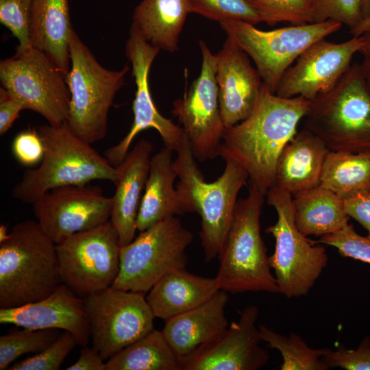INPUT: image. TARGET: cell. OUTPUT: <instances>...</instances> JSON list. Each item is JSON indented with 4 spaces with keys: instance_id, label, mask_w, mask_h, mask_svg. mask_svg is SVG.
Listing matches in <instances>:
<instances>
[{
    "instance_id": "obj_1",
    "label": "cell",
    "mask_w": 370,
    "mask_h": 370,
    "mask_svg": "<svg viewBox=\"0 0 370 370\" xmlns=\"http://www.w3.org/2000/svg\"><path fill=\"white\" fill-rule=\"evenodd\" d=\"M310 103L301 96H278L263 84L251 114L236 125L225 127L219 156L241 164L250 184L266 195L275 185L282 151L297 133Z\"/></svg>"
},
{
    "instance_id": "obj_2",
    "label": "cell",
    "mask_w": 370,
    "mask_h": 370,
    "mask_svg": "<svg viewBox=\"0 0 370 370\" xmlns=\"http://www.w3.org/2000/svg\"><path fill=\"white\" fill-rule=\"evenodd\" d=\"M175 151L173 167L180 179L175 188L186 212H195L201 217L199 237L205 260L208 262L220 253L231 225L238 194L249 174L238 162L227 158L221 175L207 182L186 137Z\"/></svg>"
},
{
    "instance_id": "obj_3",
    "label": "cell",
    "mask_w": 370,
    "mask_h": 370,
    "mask_svg": "<svg viewBox=\"0 0 370 370\" xmlns=\"http://www.w3.org/2000/svg\"><path fill=\"white\" fill-rule=\"evenodd\" d=\"M60 282L56 244L38 222L16 223L0 243V308L47 297Z\"/></svg>"
},
{
    "instance_id": "obj_4",
    "label": "cell",
    "mask_w": 370,
    "mask_h": 370,
    "mask_svg": "<svg viewBox=\"0 0 370 370\" xmlns=\"http://www.w3.org/2000/svg\"><path fill=\"white\" fill-rule=\"evenodd\" d=\"M44 156L36 169L26 170L12 190V197L33 204L49 190L69 185H82L93 180L114 183L116 167L90 144L78 138L66 121L58 127H38Z\"/></svg>"
},
{
    "instance_id": "obj_5",
    "label": "cell",
    "mask_w": 370,
    "mask_h": 370,
    "mask_svg": "<svg viewBox=\"0 0 370 370\" xmlns=\"http://www.w3.org/2000/svg\"><path fill=\"white\" fill-rule=\"evenodd\" d=\"M264 196L250 184L247 196L237 200L231 225L217 257L219 267L215 279L220 290L232 294L280 293L260 234Z\"/></svg>"
},
{
    "instance_id": "obj_6",
    "label": "cell",
    "mask_w": 370,
    "mask_h": 370,
    "mask_svg": "<svg viewBox=\"0 0 370 370\" xmlns=\"http://www.w3.org/2000/svg\"><path fill=\"white\" fill-rule=\"evenodd\" d=\"M304 128L330 151L370 152V93L360 65H351L330 90L310 101Z\"/></svg>"
},
{
    "instance_id": "obj_7",
    "label": "cell",
    "mask_w": 370,
    "mask_h": 370,
    "mask_svg": "<svg viewBox=\"0 0 370 370\" xmlns=\"http://www.w3.org/2000/svg\"><path fill=\"white\" fill-rule=\"evenodd\" d=\"M69 49L71 67L66 82L71 97L66 123L78 138L92 145L107 134L108 112L125 84L129 66L119 71L104 68L74 29Z\"/></svg>"
},
{
    "instance_id": "obj_8",
    "label": "cell",
    "mask_w": 370,
    "mask_h": 370,
    "mask_svg": "<svg viewBox=\"0 0 370 370\" xmlns=\"http://www.w3.org/2000/svg\"><path fill=\"white\" fill-rule=\"evenodd\" d=\"M265 196L278 214L277 222L266 228L265 232L275 240V251L269 261L280 293L287 298L304 296L328 264L325 248L297 228L290 193L273 186Z\"/></svg>"
},
{
    "instance_id": "obj_9",
    "label": "cell",
    "mask_w": 370,
    "mask_h": 370,
    "mask_svg": "<svg viewBox=\"0 0 370 370\" xmlns=\"http://www.w3.org/2000/svg\"><path fill=\"white\" fill-rule=\"evenodd\" d=\"M121 247L120 269L111 287L146 293L163 276L185 268L190 231L175 217L166 218Z\"/></svg>"
},
{
    "instance_id": "obj_10",
    "label": "cell",
    "mask_w": 370,
    "mask_h": 370,
    "mask_svg": "<svg viewBox=\"0 0 370 370\" xmlns=\"http://www.w3.org/2000/svg\"><path fill=\"white\" fill-rule=\"evenodd\" d=\"M255 63L263 84L276 92L284 73L314 42L338 32L342 25L333 21L291 25L269 31L241 20L219 23Z\"/></svg>"
},
{
    "instance_id": "obj_11",
    "label": "cell",
    "mask_w": 370,
    "mask_h": 370,
    "mask_svg": "<svg viewBox=\"0 0 370 370\" xmlns=\"http://www.w3.org/2000/svg\"><path fill=\"white\" fill-rule=\"evenodd\" d=\"M119 235L110 221L56 245L62 282L81 297L111 287L120 269Z\"/></svg>"
},
{
    "instance_id": "obj_12",
    "label": "cell",
    "mask_w": 370,
    "mask_h": 370,
    "mask_svg": "<svg viewBox=\"0 0 370 370\" xmlns=\"http://www.w3.org/2000/svg\"><path fill=\"white\" fill-rule=\"evenodd\" d=\"M0 81L25 109L38 113L50 125L66 121L71 95L66 77L42 51L31 47L1 60Z\"/></svg>"
},
{
    "instance_id": "obj_13",
    "label": "cell",
    "mask_w": 370,
    "mask_h": 370,
    "mask_svg": "<svg viewBox=\"0 0 370 370\" xmlns=\"http://www.w3.org/2000/svg\"><path fill=\"white\" fill-rule=\"evenodd\" d=\"M83 300L92 347L103 360L154 329L145 293L109 287Z\"/></svg>"
},
{
    "instance_id": "obj_14",
    "label": "cell",
    "mask_w": 370,
    "mask_h": 370,
    "mask_svg": "<svg viewBox=\"0 0 370 370\" xmlns=\"http://www.w3.org/2000/svg\"><path fill=\"white\" fill-rule=\"evenodd\" d=\"M201 72L183 98L173 102L172 113L182 124L196 160L204 162L219 156L225 126L216 81V56L203 40Z\"/></svg>"
},
{
    "instance_id": "obj_15",
    "label": "cell",
    "mask_w": 370,
    "mask_h": 370,
    "mask_svg": "<svg viewBox=\"0 0 370 370\" xmlns=\"http://www.w3.org/2000/svg\"><path fill=\"white\" fill-rule=\"evenodd\" d=\"M160 49L148 42L133 25L125 46V55L131 62L136 84L133 101L134 121L127 135L104 152V157L113 166H118L129 151L130 145L143 130L153 128L160 135L165 147L176 150L186 138L183 128L164 117L157 110L149 86V73Z\"/></svg>"
},
{
    "instance_id": "obj_16",
    "label": "cell",
    "mask_w": 370,
    "mask_h": 370,
    "mask_svg": "<svg viewBox=\"0 0 370 370\" xmlns=\"http://www.w3.org/2000/svg\"><path fill=\"white\" fill-rule=\"evenodd\" d=\"M32 205L38 223L58 245L108 221L112 197L99 186L69 185L49 190Z\"/></svg>"
},
{
    "instance_id": "obj_17",
    "label": "cell",
    "mask_w": 370,
    "mask_h": 370,
    "mask_svg": "<svg viewBox=\"0 0 370 370\" xmlns=\"http://www.w3.org/2000/svg\"><path fill=\"white\" fill-rule=\"evenodd\" d=\"M367 42L366 34L335 43L320 39L306 49L284 73L275 94L313 100L332 88L351 66L354 56Z\"/></svg>"
},
{
    "instance_id": "obj_18",
    "label": "cell",
    "mask_w": 370,
    "mask_h": 370,
    "mask_svg": "<svg viewBox=\"0 0 370 370\" xmlns=\"http://www.w3.org/2000/svg\"><path fill=\"white\" fill-rule=\"evenodd\" d=\"M256 306H246L237 321L232 322L213 342L180 360L181 370H258L269 360L260 346Z\"/></svg>"
},
{
    "instance_id": "obj_19",
    "label": "cell",
    "mask_w": 370,
    "mask_h": 370,
    "mask_svg": "<svg viewBox=\"0 0 370 370\" xmlns=\"http://www.w3.org/2000/svg\"><path fill=\"white\" fill-rule=\"evenodd\" d=\"M216 56V81L221 114L225 128L245 119L252 112L263 82L249 56L230 36Z\"/></svg>"
},
{
    "instance_id": "obj_20",
    "label": "cell",
    "mask_w": 370,
    "mask_h": 370,
    "mask_svg": "<svg viewBox=\"0 0 370 370\" xmlns=\"http://www.w3.org/2000/svg\"><path fill=\"white\" fill-rule=\"evenodd\" d=\"M65 284L47 297L10 308H0V323L30 330L58 329L72 333L78 345H88L90 327L84 300Z\"/></svg>"
},
{
    "instance_id": "obj_21",
    "label": "cell",
    "mask_w": 370,
    "mask_h": 370,
    "mask_svg": "<svg viewBox=\"0 0 370 370\" xmlns=\"http://www.w3.org/2000/svg\"><path fill=\"white\" fill-rule=\"evenodd\" d=\"M153 148L151 142L142 138L116 166L115 193L112 197L110 221L119 235L121 247L128 245L135 237Z\"/></svg>"
},
{
    "instance_id": "obj_22",
    "label": "cell",
    "mask_w": 370,
    "mask_h": 370,
    "mask_svg": "<svg viewBox=\"0 0 370 370\" xmlns=\"http://www.w3.org/2000/svg\"><path fill=\"white\" fill-rule=\"evenodd\" d=\"M227 293L218 291L204 304L165 320L161 330L180 360L217 340L229 324L225 315Z\"/></svg>"
},
{
    "instance_id": "obj_23",
    "label": "cell",
    "mask_w": 370,
    "mask_h": 370,
    "mask_svg": "<svg viewBox=\"0 0 370 370\" xmlns=\"http://www.w3.org/2000/svg\"><path fill=\"white\" fill-rule=\"evenodd\" d=\"M330 150L306 129L295 134L279 157L274 186L292 195L321 184L325 158Z\"/></svg>"
},
{
    "instance_id": "obj_24",
    "label": "cell",
    "mask_w": 370,
    "mask_h": 370,
    "mask_svg": "<svg viewBox=\"0 0 370 370\" xmlns=\"http://www.w3.org/2000/svg\"><path fill=\"white\" fill-rule=\"evenodd\" d=\"M219 290L215 278L197 275L182 268L159 280L146 299L155 318L165 321L204 304Z\"/></svg>"
},
{
    "instance_id": "obj_25",
    "label": "cell",
    "mask_w": 370,
    "mask_h": 370,
    "mask_svg": "<svg viewBox=\"0 0 370 370\" xmlns=\"http://www.w3.org/2000/svg\"><path fill=\"white\" fill-rule=\"evenodd\" d=\"M69 0H32L29 38L66 77L71 67L69 38L73 31Z\"/></svg>"
},
{
    "instance_id": "obj_26",
    "label": "cell",
    "mask_w": 370,
    "mask_h": 370,
    "mask_svg": "<svg viewBox=\"0 0 370 370\" xmlns=\"http://www.w3.org/2000/svg\"><path fill=\"white\" fill-rule=\"evenodd\" d=\"M172 152V149L164 147L151 157L136 221L137 230L140 232L166 218L187 213L174 188L177 175L173 167Z\"/></svg>"
},
{
    "instance_id": "obj_27",
    "label": "cell",
    "mask_w": 370,
    "mask_h": 370,
    "mask_svg": "<svg viewBox=\"0 0 370 370\" xmlns=\"http://www.w3.org/2000/svg\"><path fill=\"white\" fill-rule=\"evenodd\" d=\"M189 13L188 0H142L134 10L132 25L153 46L174 53Z\"/></svg>"
},
{
    "instance_id": "obj_28",
    "label": "cell",
    "mask_w": 370,
    "mask_h": 370,
    "mask_svg": "<svg viewBox=\"0 0 370 370\" xmlns=\"http://www.w3.org/2000/svg\"><path fill=\"white\" fill-rule=\"evenodd\" d=\"M295 224L304 236L336 232L347 223L344 201L319 185L292 195Z\"/></svg>"
},
{
    "instance_id": "obj_29",
    "label": "cell",
    "mask_w": 370,
    "mask_h": 370,
    "mask_svg": "<svg viewBox=\"0 0 370 370\" xmlns=\"http://www.w3.org/2000/svg\"><path fill=\"white\" fill-rule=\"evenodd\" d=\"M320 185L343 201L370 193V152L330 151Z\"/></svg>"
},
{
    "instance_id": "obj_30",
    "label": "cell",
    "mask_w": 370,
    "mask_h": 370,
    "mask_svg": "<svg viewBox=\"0 0 370 370\" xmlns=\"http://www.w3.org/2000/svg\"><path fill=\"white\" fill-rule=\"evenodd\" d=\"M105 370H181V365L162 331L153 329L108 359Z\"/></svg>"
},
{
    "instance_id": "obj_31",
    "label": "cell",
    "mask_w": 370,
    "mask_h": 370,
    "mask_svg": "<svg viewBox=\"0 0 370 370\" xmlns=\"http://www.w3.org/2000/svg\"><path fill=\"white\" fill-rule=\"evenodd\" d=\"M260 338L269 348L277 349L282 357L281 370H328L322 360L330 348L310 347L297 334L288 336L278 334L264 325L258 327Z\"/></svg>"
},
{
    "instance_id": "obj_32",
    "label": "cell",
    "mask_w": 370,
    "mask_h": 370,
    "mask_svg": "<svg viewBox=\"0 0 370 370\" xmlns=\"http://www.w3.org/2000/svg\"><path fill=\"white\" fill-rule=\"evenodd\" d=\"M60 335L58 329L30 330L23 328L0 336V370L8 369L18 357L39 353Z\"/></svg>"
},
{
    "instance_id": "obj_33",
    "label": "cell",
    "mask_w": 370,
    "mask_h": 370,
    "mask_svg": "<svg viewBox=\"0 0 370 370\" xmlns=\"http://www.w3.org/2000/svg\"><path fill=\"white\" fill-rule=\"evenodd\" d=\"M261 22L269 25L288 23L300 25L314 23L312 0H251Z\"/></svg>"
},
{
    "instance_id": "obj_34",
    "label": "cell",
    "mask_w": 370,
    "mask_h": 370,
    "mask_svg": "<svg viewBox=\"0 0 370 370\" xmlns=\"http://www.w3.org/2000/svg\"><path fill=\"white\" fill-rule=\"evenodd\" d=\"M190 13H196L219 23L241 20L256 25L260 16L249 0H188Z\"/></svg>"
},
{
    "instance_id": "obj_35",
    "label": "cell",
    "mask_w": 370,
    "mask_h": 370,
    "mask_svg": "<svg viewBox=\"0 0 370 370\" xmlns=\"http://www.w3.org/2000/svg\"><path fill=\"white\" fill-rule=\"evenodd\" d=\"M79 345L75 336L64 331L49 346L35 356L15 362L9 370H58L69 352Z\"/></svg>"
},
{
    "instance_id": "obj_36",
    "label": "cell",
    "mask_w": 370,
    "mask_h": 370,
    "mask_svg": "<svg viewBox=\"0 0 370 370\" xmlns=\"http://www.w3.org/2000/svg\"><path fill=\"white\" fill-rule=\"evenodd\" d=\"M32 0H0V22L10 30L18 45L16 51L32 47L29 38Z\"/></svg>"
},
{
    "instance_id": "obj_37",
    "label": "cell",
    "mask_w": 370,
    "mask_h": 370,
    "mask_svg": "<svg viewBox=\"0 0 370 370\" xmlns=\"http://www.w3.org/2000/svg\"><path fill=\"white\" fill-rule=\"evenodd\" d=\"M315 22L333 21L350 30L364 19L362 0H312Z\"/></svg>"
},
{
    "instance_id": "obj_38",
    "label": "cell",
    "mask_w": 370,
    "mask_h": 370,
    "mask_svg": "<svg viewBox=\"0 0 370 370\" xmlns=\"http://www.w3.org/2000/svg\"><path fill=\"white\" fill-rule=\"evenodd\" d=\"M314 242L335 247L342 257L370 264V238L360 236L349 223L341 230L322 236Z\"/></svg>"
},
{
    "instance_id": "obj_39",
    "label": "cell",
    "mask_w": 370,
    "mask_h": 370,
    "mask_svg": "<svg viewBox=\"0 0 370 370\" xmlns=\"http://www.w3.org/2000/svg\"><path fill=\"white\" fill-rule=\"evenodd\" d=\"M323 360L329 368L370 370V337L365 336L356 349H348L343 345L334 351L329 349Z\"/></svg>"
},
{
    "instance_id": "obj_40",
    "label": "cell",
    "mask_w": 370,
    "mask_h": 370,
    "mask_svg": "<svg viewBox=\"0 0 370 370\" xmlns=\"http://www.w3.org/2000/svg\"><path fill=\"white\" fill-rule=\"evenodd\" d=\"M12 152L23 165L32 166L41 162L45 149L38 130L29 129L18 134L13 140Z\"/></svg>"
},
{
    "instance_id": "obj_41",
    "label": "cell",
    "mask_w": 370,
    "mask_h": 370,
    "mask_svg": "<svg viewBox=\"0 0 370 370\" xmlns=\"http://www.w3.org/2000/svg\"><path fill=\"white\" fill-rule=\"evenodd\" d=\"M25 109L23 103L4 87L0 88V135H4Z\"/></svg>"
},
{
    "instance_id": "obj_42",
    "label": "cell",
    "mask_w": 370,
    "mask_h": 370,
    "mask_svg": "<svg viewBox=\"0 0 370 370\" xmlns=\"http://www.w3.org/2000/svg\"><path fill=\"white\" fill-rule=\"evenodd\" d=\"M349 217L358 221L367 231L370 238V193L359 195L344 201Z\"/></svg>"
},
{
    "instance_id": "obj_43",
    "label": "cell",
    "mask_w": 370,
    "mask_h": 370,
    "mask_svg": "<svg viewBox=\"0 0 370 370\" xmlns=\"http://www.w3.org/2000/svg\"><path fill=\"white\" fill-rule=\"evenodd\" d=\"M105 360L95 347H82L78 360L67 370H105Z\"/></svg>"
},
{
    "instance_id": "obj_44",
    "label": "cell",
    "mask_w": 370,
    "mask_h": 370,
    "mask_svg": "<svg viewBox=\"0 0 370 370\" xmlns=\"http://www.w3.org/2000/svg\"><path fill=\"white\" fill-rule=\"evenodd\" d=\"M366 35L367 36V42L360 52L362 53L363 58L359 65L365 86L370 93V34Z\"/></svg>"
},
{
    "instance_id": "obj_45",
    "label": "cell",
    "mask_w": 370,
    "mask_h": 370,
    "mask_svg": "<svg viewBox=\"0 0 370 370\" xmlns=\"http://www.w3.org/2000/svg\"><path fill=\"white\" fill-rule=\"evenodd\" d=\"M350 33L353 36L370 34V12L356 28L350 30Z\"/></svg>"
},
{
    "instance_id": "obj_46",
    "label": "cell",
    "mask_w": 370,
    "mask_h": 370,
    "mask_svg": "<svg viewBox=\"0 0 370 370\" xmlns=\"http://www.w3.org/2000/svg\"><path fill=\"white\" fill-rule=\"evenodd\" d=\"M9 236L7 226L4 224L0 225V243L5 241Z\"/></svg>"
},
{
    "instance_id": "obj_47",
    "label": "cell",
    "mask_w": 370,
    "mask_h": 370,
    "mask_svg": "<svg viewBox=\"0 0 370 370\" xmlns=\"http://www.w3.org/2000/svg\"><path fill=\"white\" fill-rule=\"evenodd\" d=\"M362 4L365 17L370 12V0H362Z\"/></svg>"
},
{
    "instance_id": "obj_48",
    "label": "cell",
    "mask_w": 370,
    "mask_h": 370,
    "mask_svg": "<svg viewBox=\"0 0 370 370\" xmlns=\"http://www.w3.org/2000/svg\"><path fill=\"white\" fill-rule=\"evenodd\" d=\"M249 1H251V0H249Z\"/></svg>"
}]
</instances>
